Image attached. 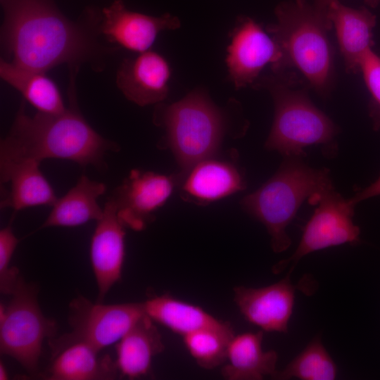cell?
Segmentation results:
<instances>
[{
  "label": "cell",
  "instance_id": "6da1fadb",
  "mask_svg": "<svg viewBox=\"0 0 380 380\" xmlns=\"http://www.w3.org/2000/svg\"><path fill=\"white\" fill-rule=\"evenodd\" d=\"M1 44L6 58L18 66L46 72L66 64L80 70L104 69L118 46L99 40L101 13L86 9L78 20L67 18L54 0H0Z\"/></svg>",
  "mask_w": 380,
  "mask_h": 380
},
{
  "label": "cell",
  "instance_id": "7a4b0ae2",
  "mask_svg": "<svg viewBox=\"0 0 380 380\" xmlns=\"http://www.w3.org/2000/svg\"><path fill=\"white\" fill-rule=\"evenodd\" d=\"M77 72H70L69 106L60 114L37 112L29 115L22 101L13 122L0 143V166L47 158L68 160L81 166L107 168L104 157L118 145L99 134L78 108L75 94Z\"/></svg>",
  "mask_w": 380,
  "mask_h": 380
},
{
  "label": "cell",
  "instance_id": "3957f363",
  "mask_svg": "<svg viewBox=\"0 0 380 380\" xmlns=\"http://www.w3.org/2000/svg\"><path fill=\"white\" fill-rule=\"evenodd\" d=\"M277 22L267 32L278 46L281 58L271 65L272 72L296 68L322 96L331 91L334 80L331 29L327 11L308 0H289L274 10Z\"/></svg>",
  "mask_w": 380,
  "mask_h": 380
},
{
  "label": "cell",
  "instance_id": "277c9868",
  "mask_svg": "<svg viewBox=\"0 0 380 380\" xmlns=\"http://www.w3.org/2000/svg\"><path fill=\"white\" fill-rule=\"evenodd\" d=\"M253 87L267 89L274 101L273 123L265 144L267 150L284 157H303L305 148L322 145L326 156L336 155L337 126L313 104L294 73L286 70L260 77Z\"/></svg>",
  "mask_w": 380,
  "mask_h": 380
},
{
  "label": "cell",
  "instance_id": "5b68a950",
  "mask_svg": "<svg viewBox=\"0 0 380 380\" xmlns=\"http://www.w3.org/2000/svg\"><path fill=\"white\" fill-rule=\"evenodd\" d=\"M302 158L284 156L275 174L241 201L243 210L265 225L277 253L290 246L286 228L303 203L316 204L322 192L334 187L329 169L310 167Z\"/></svg>",
  "mask_w": 380,
  "mask_h": 380
},
{
  "label": "cell",
  "instance_id": "8992f818",
  "mask_svg": "<svg viewBox=\"0 0 380 380\" xmlns=\"http://www.w3.org/2000/svg\"><path fill=\"white\" fill-rule=\"evenodd\" d=\"M153 122L165 129L184 179L198 163L216 154L227 127L222 109L201 88L175 103L156 104Z\"/></svg>",
  "mask_w": 380,
  "mask_h": 380
},
{
  "label": "cell",
  "instance_id": "52a82bcc",
  "mask_svg": "<svg viewBox=\"0 0 380 380\" xmlns=\"http://www.w3.org/2000/svg\"><path fill=\"white\" fill-rule=\"evenodd\" d=\"M37 288L23 278L11 295L7 307L0 305V352L15 359L32 376L39 373L45 338L56 336L55 320L42 313Z\"/></svg>",
  "mask_w": 380,
  "mask_h": 380
},
{
  "label": "cell",
  "instance_id": "ba28073f",
  "mask_svg": "<svg viewBox=\"0 0 380 380\" xmlns=\"http://www.w3.org/2000/svg\"><path fill=\"white\" fill-rule=\"evenodd\" d=\"M146 314L144 303H92L82 295L69 305L71 331L48 340L51 359L75 343L102 350L121 338Z\"/></svg>",
  "mask_w": 380,
  "mask_h": 380
},
{
  "label": "cell",
  "instance_id": "9c48e42d",
  "mask_svg": "<svg viewBox=\"0 0 380 380\" xmlns=\"http://www.w3.org/2000/svg\"><path fill=\"white\" fill-rule=\"evenodd\" d=\"M317 204L293 254L274 265L273 273H280L291 265L288 272L291 274L300 259L312 252L360 241V229L353 221L355 205L350 199L331 187L320 194Z\"/></svg>",
  "mask_w": 380,
  "mask_h": 380
},
{
  "label": "cell",
  "instance_id": "30bf717a",
  "mask_svg": "<svg viewBox=\"0 0 380 380\" xmlns=\"http://www.w3.org/2000/svg\"><path fill=\"white\" fill-rule=\"evenodd\" d=\"M230 38L225 61L229 79L236 89L253 87L264 67L276 64L281 58L272 36L249 17L237 18Z\"/></svg>",
  "mask_w": 380,
  "mask_h": 380
},
{
  "label": "cell",
  "instance_id": "8fae6325",
  "mask_svg": "<svg viewBox=\"0 0 380 380\" xmlns=\"http://www.w3.org/2000/svg\"><path fill=\"white\" fill-rule=\"evenodd\" d=\"M179 174L164 175L139 170H131L110 196L115 203L117 215L125 227L141 231L151 222L154 213L170 196L177 182L182 179Z\"/></svg>",
  "mask_w": 380,
  "mask_h": 380
},
{
  "label": "cell",
  "instance_id": "7c38bea8",
  "mask_svg": "<svg viewBox=\"0 0 380 380\" xmlns=\"http://www.w3.org/2000/svg\"><path fill=\"white\" fill-rule=\"evenodd\" d=\"M99 31L110 44L138 53L148 51L164 30L180 27L170 13L153 16L128 9L122 0H115L101 11Z\"/></svg>",
  "mask_w": 380,
  "mask_h": 380
},
{
  "label": "cell",
  "instance_id": "4fadbf2b",
  "mask_svg": "<svg viewBox=\"0 0 380 380\" xmlns=\"http://www.w3.org/2000/svg\"><path fill=\"white\" fill-rule=\"evenodd\" d=\"M291 274L272 284L234 288V300L245 319L263 331L287 333L293 312L296 285Z\"/></svg>",
  "mask_w": 380,
  "mask_h": 380
},
{
  "label": "cell",
  "instance_id": "5bb4252c",
  "mask_svg": "<svg viewBox=\"0 0 380 380\" xmlns=\"http://www.w3.org/2000/svg\"><path fill=\"white\" fill-rule=\"evenodd\" d=\"M125 227L120 221L111 197L103 208L102 217L91 237L90 258L98 288L96 302L103 303L106 296L122 277L125 258Z\"/></svg>",
  "mask_w": 380,
  "mask_h": 380
},
{
  "label": "cell",
  "instance_id": "9a60e30c",
  "mask_svg": "<svg viewBox=\"0 0 380 380\" xmlns=\"http://www.w3.org/2000/svg\"><path fill=\"white\" fill-rule=\"evenodd\" d=\"M170 75L166 58L148 50L125 58L116 72L115 83L127 99L146 106L165 99Z\"/></svg>",
  "mask_w": 380,
  "mask_h": 380
},
{
  "label": "cell",
  "instance_id": "2e32d148",
  "mask_svg": "<svg viewBox=\"0 0 380 380\" xmlns=\"http://www.w3.org/2000/svg\"><path fill=\"white\" fill-rule=\"evenodd\" d=\"M214 157L198 163L188 172L181 189L183 199L206 205L245 189L239 167L234 162Z\"/></svg>",
  "mask_w": 380,
  "mask_h": 380
},
{
  "label": "cell",
  "instance_id": "e0dca14e",
  "mask_svg": "<svg viewBox=\"0 0 380 380\" xmlns=\"http://www.w3.org/2000/svg\"><path fill=\"white\" fill-rule=\"evenodd\" d=\"M327 15L335 28L346 70L356 72L362 58L374 44L376 16L365 7L351 8L339 1L329 6Z\"/></svg>",
  "mask_w": 380,
  "mask_h": 380
},
{
  "label": "cell",
  "instance_id": "ac0fdd59",
  "mask_svg": "<svg viewBox=\"0 0 380 380\" xmlns=\"http://www.w3.org/2000/svg\"><path fill=\"white\" fill-rule=\"evenodd\" d=\"M120 376L129 379L148 375L153 359L165 349L158 329L145 314L115 346Z\"/></svg>",
  "mask_w": 380,
  "mask_h": 380
},
{
  "label": "cell",
  "instance_id": "d6986e66",
  "mask_svg": "<svg viewBox=\"0 0 380 380\" xmlns=\"http://www.w3.org/2000/svg\"><path fill=\"white\" fill-rule=\"evenodd\" d=\"M263 331L234 335L221 369L227 380H260L266 376L275 379L278 355L274 350H264Z\"/></svg>",
  "mask_w": 380,
  "mask_h": 380
},
{
  "label": "cell",
  "instance_id": "ffe728a7",
  "mask_svg": "<svg viewBox=\"0 0 380 380\" xmlns=\"http://www.w3.org/2000/svg\"><path fill=\"white\" fill-rule=\"evenodd\" d=\"M36 161L0 166L1 184L10 183V191L1 201V208L18 211L38 205L53 206L58 198Z\"/></svg>",
  "mask_w": 380,
  "mask_h": 380
},
{
  "label": "cell",
  "instance_id": "44dd1931",
  "mask_svg": "<svg viewBox=\"0 0 380 380\" xmlns=\"http://www.w3.org/2000/svg\"><path fill=\"white\" fill-rule=\"evenodd\" d=\"M84 343L72 344L52 358L48 369L41 374L47 380H109L119 375L115 360Z\"/></svg>",
  "mask_w": 380,
  "mask_h": 380
},
{
  "label": "cell",
  "instance_id": "7402d4cb",
  "mask_svg": "<svg viewBox=\"0 0 380 380\" xmlns=\"http://www.w3.org/2000/svg\"><path fill=\"white\" fill-rule=\"evenodd\" d=\"M106 190L105 184L82 175L72 188L57 199L39 229L77 227L90 220H99L103 215V209L99 205L97 199Z\"/></svg>",
  "mask_w": 380,
  "mask_h": 380
},
{
  "label": "cell",
  "instance_id": "603a6c76",
  "mask_svg": "<svg viewBox=\"0 0 380 380\" xmlns=\"http://www.w3.org/2000/svg\"><path fill=\"white\" fill-rule=\"evenodd\" d=\"M0 76L19 91L37 112L60 114L66 110L58 87L46 72L23 68L1 58Z\"/></svg>",
  "mask_w": 380,
  "mask_h": 380
},
{
  "label": "cell",
  "instance_id": "cb8c5ba5",
  "mask_svg": "<svg viewBox=\"0 0 380 380\" xmlns=\"http://www.w3.org/2000/svg\"><path fill=\"white\" fill-rule=\"evenodd\" d=\"M143 303L146 314L153 321L182 337L201 329L225 323L201 307L167 293L151 296Z\"/></svg>",
  "mask_w": 380,
  "mask_h": 380
},
{
  "label": "cell",
  "instance_id": "d4e9b609",
  "mask_svg": "<svg viewBox=\"0 0 380 380\" xmlns=\"http://www.w3.org/2000/svg\"><path fill=\"white\" fill-rule=\"evenodd\" d=\"M234 332L225 322L217 327L198 329L183 336L184 346L196 364L205 369L223 365Z\"/></svg>",
  "mask_w": 380,
  "mask_h": 380
},
{
  "label": "cell",
  "instance_id": "484cf974",
  "mask_svg": "<svg viewBox=\"0 0 380 380\" xmlns=\"http://www.w3.org/2000/svg\"><path fill=\"white\" fill-rule=\"evenodd\" d=\"M337 368L319 337L314 338L286 367L278 371L275 379L334 380Z\"/></svg>",
  "mask_w": 380,
  "mask_h": 380
},
{
  "label": "cell",
  "instance_id": "4316f807",
  "mask_svg": "<svg viewBox=\"0 0 380 380\" xmlns=\"http://www.w3.org/2000/svg\"><path fill=\"white\" fill-rule=\"evenodd\" d=\"M19 241L11 224L0 230V291L3 294L11 296L23 279L19 270L10 266Z\"/></svg>",
  "mask_w": 380,
  "mask_h": 380
},
{
  "label": "cell",
  "instance_id": "83f0119b",
  "mask_svg": "<svg viewBox=\"0 0 380 380\" xmlns=\"http://www.w3.org/2000/svg\"><path fill=\"white\" fill-rule=\"evenodd\" d=\"M365 82L374 102L380 109V56L372 49L362 58L360 65Z\"/></svg>",
  "mask_w": 380,
  "mask_h": 380
},
{
  "label": "cell",
  "instance_id": "f1b7e54d",
  "mask_svg": "<svg viewBox=\"0 0 380 380\" xmlns=\"http://www.w3.org/2000/svg\"><path fill=\"white\" fill-rule=\"evenodd\" d=\"M380 195V177L374 182L357 192L353 197L349 198L354 205L366 200L367 198Z\"/></svg>",
  "mask_w": 380,
  "mask_h": 380
},
{
  "label": "cell",
  "instance_id": "f546056e",
  "mask_svg": "<svg viewBox=\"0 0 380 380\" xmlns=\"http://www.w3.org/2000/svg\"><path fill=\"white\" fill-rule=\"evenodd\" d=\"M312 3L319 8L327 11L329 6L334 1L338 0H312Z\"/></svg>",
  "mask_w": 380,
  "mask_h": 380
},
{
  "label": "cell",
  "instance_id": "4dcf8cb0",
  "mask_svg": "<svg viewBox=\"0 0 380 380\" xmlns=\"http://www.w3.org/2000/svg\"><path fill=\"white\" fill-rule=\"evenodd\" d=\"M8 379V375L2 362H0V380H6Z\"/></svg>",
  "mask_w": 380,
  "mask_h": 380
},
{
  "label": "cell",
  "instance_id": "1f68e13d",
  "mask_svg": "<svg viewBox=\"0 0 380 380\" xmlns=\"http://www.w3.org/2000/svg\"><path fill=\"white\" fill-rule=\"evenodd\" d=\"M365 1L371 7H376L380 4V0H365Z\"/></svg>",
  "mask_w": 380,
  "mask_h": 380
}]
</instances>
